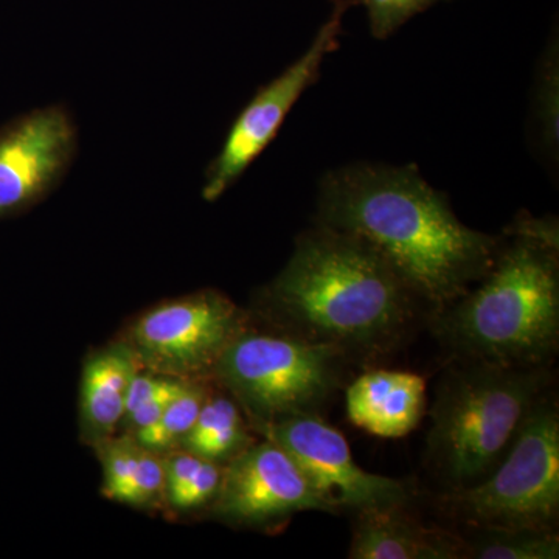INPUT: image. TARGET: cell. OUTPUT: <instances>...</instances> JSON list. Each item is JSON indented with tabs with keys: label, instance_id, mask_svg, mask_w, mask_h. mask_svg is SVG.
<instances>
[{
	"label": "cell",
	"instance_id": "cell-1",
	"mask_svg": "<svg viewBox=\"0 0 559 559\" xmlns=\"http://www.w3.org/2000/svg\"><path fill=\"white\" fill-rule=\"evenodd\" d=\"M314 223L373 246L429 318L487 274L500 242L465 226L415 165L356 162L330 170L319 182Z\"/></svg>",
	"mask_w": 559,
	"mask_h": 559
},
{
	"label": "cell",
	"instance_id": "cell-2",
	"mask_svg": "<svg viewBox=\"0 0 559 559\" xmlns=\"http://www.w3.org/2000/svg\"><path fill=\"white\" fill-rule=\"evenodd\" d=\"M282 333L340 349L353 364L403 347L429 312L369 242L314 223L260 293Z\"/></svg>",
	"mask_w": 559,
	"mask_h": 559
},
{
	"label": "cell",
	"instance_id": "cell-3",
	"mask_svg": "<svg viewBox=\"0 0 559 559\" xmlns=\"http://www.w3.org/2000/svg\"><path fill=\"white\" fill-rule=\"evenodd\" d=\"M428 325L452 359L551 367L559 347L557 216L520 213L500 234L487 274Z\"/></svg>",
	"mask_w": 559,
	"mask_h": 559
},
{
	"label": "cell",
	"instance_id": "cell-4",
	"mask_svg": "<svg viewBox=\"0 0 559 559\" xmlns=\"http://www.w3.org/2000/svg\"><path fill=\"white\" fill-rule=\"evenodd\" d=\"M551 382L550 367L451 360L426 439V463L447 491L476 485L499 465Z\"/></svg>",
	"mask_w": 559,
	"mask_h": 559
},
{
	"label": "cell",
	"instance_id": "cell-5",
	"mask_svg": "<svg viewBox=\"0 0 559 559\" xmlns=\"http://www.w3.org/2000/svg\"><path fill=\"white\" fill-rule=\"evenodd\" d=\"M352 364L330 345L246 329L224 349L212 374L253 423H271L322 414Z\"/></svg>",
	"mask_w": 559,
	"mask_h": 559
},
{
	"label": "cell",
	"instance_id": "cell-6",
	"mask_svg": "<svg viewBox=\"0 0 559 559\" xmlns=\"http://www.w3.org/2000/svg\"><path fill=\"white\" fill-rule=\"evenodd\" d=\"M444 516L468 528L558 530L559 412L547 393L484 480L441 492Z\"/></svg>",
	"mask_w": 559,
	"mask_h": 559
},
{
	"label": "cell",
	"instance_id": "cell-7",
	"mask_svg": "<svg viewBox=\"0 0 559 559\" xmlns=\"http://www.w3.org/2000/svg\"><path fill=\"white\" fill-rule=\"evenodd\" d=\"M253 428L288 452L334 516L417 499V489L409 481L369 473L359 466L347 439L320 415L253 423Z\"/></svg>",
	"mask_w": 559,
	"mask_h": 559
},
{
	"label": "cell",
	"instance_id": "cell-8",
	"mask_svg": "<svg viewBox=\"0 0 559 559\" xmlns=\"http://www.w3.org/2000/svg\"><path fill=\"white\" fill-rule=\"evenodd\" d=\"M246 330L245 311L219 290L165 301L132 329L139 362L165 377L190 380L212 373L224 349Z\"/></svg>",
	"mask_w": 559,
	"mask_h": 559
},
{
	"label": "cell",
	"instance_id": "cell-9",
	"mask_svg": "<svg viewBox=\"0 0 559 559\" xmlns=\"http://www.w3.org/2000/svg\"><path fill=\"white\" fill-rule=\"evenodd\" d=\"M356 0H334L330 16L299 60L288 66L241 110L204 175L202 198L218 201L270 146L301 95L319 80L323 61L340 47L342 22Z\"/></svg>",
	"mask_w": 559,
	"mask_h": 559
},
{
	"label": "cell",
	"instance_id": "cell-10",
	"mask_svg": "<svg viewBox=\"0 0 559 559\" xmlns=\"http://www.w3.org/2000/svg\"><path fill=\"white\" fill-rule=\"evenodd\" d=\"M79 130L62 105L33 109L0 128V221L50 197L79 153Z\"/></svg>",
	"mask_w": 559,
	"mask_h": 559
},
{
	"label": "cell",
	"instance_id": "cell-11",
	"mask_svg": "<svg viewBox=\"0 0 559 559\" xmlns=\"http://www.w3.org/2000/svg\"><path fill=\"white\" fill-rule=\"evenodd\" d=\"M304 511L329 513L293 457L274 441H253L223 466L213 513L245 527H267Z\"/></svg>",
	"mask_w": 559,
	"mask_h": 559
},
{
	"label": "cell",
	"instance_id": "cell-12",
	"mask_svg": "<svg viewBox=\"0 0 559 559\" xmlns=\"http://www.w3.org/2000/svg\"><path fill=\"white\" fill-rule=\"evenodd\" d=\"M412 503L371 507L352 514V559H462L459 530L426 524Z\"/></svg>",
	"mask_w": 559,
	"mask_h": 559
},
{
	"label": "cell",
	"instance_id": "cell-13",
	"mask_svg": "<svg viewBox=\"0 0 559 559\" xmlns=\"http://www.w3.org/2000/svg\"><path fill=\"white\" fill-rule=\"evenodd\" d=\"M349 423L381 439H403L426 412V380L411 371L366 370L345 388Z\"/></svg>",
	"mask_w": 559,
	"mask_h": 559
},
{
	"label": "cell",
	"instance_id": "cell-14",
	"mask_svg": "<svg viewBox=\"0 0 559 559\" xmlns=\"http://www.w3.org/2000/svg\"><path fill=\"white\" fill-rule=\"evenodd\" d=\"M139 359L127 345H110L87 360L81 382V417L92 440L106 441L123 421Z\"/></svg>",
	"mask_w": 559,
	"mask_h": 559
},
{
	"label": "cell",
	"instance_id": "cell-15",
	"mask_svg": "<svg viewBox=\"0 0 559 559\" xmlns=\"http://www.w3.org/2000/svg\"><path fill=\"white\" fill-rule=\"evenodd\" d=\"M252 443L237 400L210 395L182 440L187 452L215 463L230 462Z\"/></svg>",
	"mask_w": 559,
	"mask_h": 559
},
{
	"label": "cell",
	"instance_id": "cell-16",
	"mask_svg": "<svg viewBox=\"0 0 559 559\" xmlns=\"http://www.w3.org/2000/svg\"><path fill=\"white\" fill-rule=\"evenodd\" d=\"M533 142L550 168L558 167L559 157V38L558 27L551 32L533 84Z\"/></svg>",
	"mask_w": 559,
	"mask_h": 559
},
{
	"label": "cell",
	"instance_id": "cell-17",
	"mask_svg": "<svg viewBox=\"0 0 559 559\" xmlns=\"http://www.w3.org/2000/svg\"><path fill=\"white\" fill-rule=\"evenodd\" d=\"M463 559H558V530L469 528Z\"/></svg>",
	"mask_w": 559,
	"mask_h": 559
},
{
	"label": "cell",
	"instance_id": "cell-18",
	"mask_svg": "<svg viewBox=\"0 0 559 559\" xmlns=\"http://www.w3.org/2000/svg\"><path fill=\"white\" fill-rule=\"evenodd\" d=\"M209 390L200 382L187 381L182 390L171 400L167 409L148 428L135 432V440L151 451H164L182 443L191 426L197 421Z\"/></svg>",
	"mask_w": 559,
	"mask_h": 559
},
{
	"label": "cell",
	"instance_id": "cell-19",
	"mask_svg": "<svg viewBox=\"0 0 559 559\" xmlns=\"http://www.w3.org/2000/svg\"><path fill=\"white\" fill-rule=\"evenodd\" d=\"M143 447L132 437L109 440L103 448V469L105 485L103 495L119 502L121 492L130 485L138 469Z\"/></svg>",
	"mask_w": 559,
	"mask_h": 559
},
{
	"label": "cell",
	"instance_id": "cell-20",
	"mask_svg": "<svg viewBox=\"0 0 559 559\" xmlns=\"http://www.w3.org/2000/svg\"><path fill=\"white\" fill-rule=\"evenodd\" d=\"M369 14L371 35L389 38L407 21L430 9L440 0H360Z\"/></svg>",
	"mask_w": 559,
	"mask_h": 559
},
{
	"label": "cell",
	"instance_id": "cell-21",
	"mask_svg": "<svg viewBox=\"0 0 559 559\" xmlns=\"http://www.w3.org/2000/svg\"><path fill=\"white\" fill-rule=\"evenodd\" d=\"M162 491H165V462L156 451L143 448L134 477L121 492L119 502L135 507L150 506Z\"/></svg>",
	"mask_w": 559,
	"mask_h": 559
},
{
	"label": "cell",
	"instance_id": "cell-22",
	"mask_svg": "<svg viewBox=\"0 0 559 559\" xmlns=\"http://www.w3.org/2000/svg\"><path fill=\"white\" fill-rule=\"evenodd\" d=\"M221 480H223V466L204 460L198 473L182 488L168 495V498L176 509H200L202 506L215 502Z\"/></svg>",
	"mask_w": 559,
	"mask_h": 559
},
{
	"label": "cell",
	"instance_id": "cell-23",
	"mask_svg": "<svg viewBox=\"0 0 559 559\" xmlns=\"http://www.w3.org/2000/svg\"><path fill=\"white\" fill-rule=\"evenodd\" d=\"M186 380H179V378L167 377L162 388L154 393L151 399L143 401L140 406L135 407L134 411L128 412L123 417V421L134 432H139L140 429L148 428L154 421L159 419L164 411L167 409L168 404L171 400L182 390L186 385Z\"/></svg>",
	"mask_w": 559,
	"mask_h": 559
},
{
	"label": "cell",
	"instance_id": "cell-24",
	"mask_svg": "<svg viewBox=\"0 0 559 559\" xmlns=\"http://www.w3.org/2000/svg\"><path fill=\"white\" fill-rule=\"evenodd\" d=\"M204 459L191 454V452H182V454L173 455L165 463V491L171 495L176 489L182 488L201 468Z\"/></svg>",
	"mask_w": 559,
	"mask_h": 559
}]
</instances>
